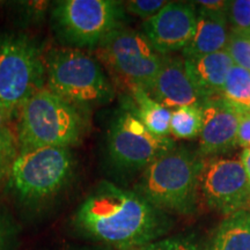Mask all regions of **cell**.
<instances>
[{"instance_id": "1", "label": "cell", "mask_w": 250, "mask_h": 250, "mask_svg": "<svg viewBox=\"0 0 250 250\" xmlns=\"http://www.w3.org/2000/svg\"><path fill=\"white\" fill-rule=\"evenodd\" d=\"M81 233L95 241L118 250H137L168 230L164 212L153 206L138 192L102 181L73 217Z\"/></svg>"}, {"instance_id": "2", "label": "cell", "mask_w": 250, "mask_h": 250, "mask_svg": "<svg viewBox=\"0 0 250 250\" xmlns=\"http://www.w3.org/2000/svg\"><path fill=\"white\" fill-rule=\"evenodd\" d=\"M204 160L186 147H174L142 171L136 192L160 211L190 214L196 210Z\"/></svg>"}, {"instance_id": "3", "label": "cell", "mask_w": 250, "mask_h": 250, "mask_svg": "<svg viewBox=\"0 0 250 250\" xmlns=\"http://www.w3.org/2000/svg\"><path fill=\"white\" fill-rule=\"evenodd\" d=\"M18 130L19 152L44 147L76 146L86 122L80 108L44 87L21 105Z\"/></svg>"}, {"instance_id": "4", "label": "cell", "mask_w": 250, "mask_h": 250, "mask_svg": "<svg viewBox=\"0 0 250 250\" xmlns=\"http://www.w3.org/2000/svg\"><path fill=\"white\" fill-rule=\"evenodd\" d=\"M45 61L46 88L77 107L105 104L115 89L98 58L83 50L52 49Z\"/></svg>"}, {"instance_id": "5", "label": "cell", "mask_w": 250, "mask_h": 250, "mask_svg": "<svg viewBox=\"0 0 250 250\" xmlns=\"http://www.w3.org/2000/svg\"><path fill=\"white\" fill-rule=\"evenodd\" d=\"M124 2L115 0H61L55 2L51 22L64 46L95 50L112 31L124 27Z\"/></svg>"}, {"instance_id": "6", "label": "cell", "mask_w": 250, "mask_h": 250, "mask_svg": "<svg viewBox=\"0 0 250 250\" xmlns=\"http://www.w3.org/2000/svg\"><path fill=\"white\" fill-rule=\"evenodd\" d=\"M95 54L114 80L126 90L140 87L148 92L164 61L143 33L125 26L112 31Z\"/></svg>"}, {"instance_id": "7", "label": "cell", "mask_w": 250, "mask_h": 250, "mask_svg": "<svg viewBox=\"0 0 250 250\" xmlns=\"http://www.w3.org/2000/svg\"><path fill=\"white\" fill-rule=\"evenodd\" d=\"M74 160L71 148L44 147L19 153L9 183L20 199L36 203L57 195L70 182Z\"/></svg>"}, {"instance_id": "8", "label": "cell", "mask_w": 250, "mask_h": 250, "mask_svg": "<svg viewBox=\"0 0 250 250\" xmlns=\"http://www.w3.org/2000/svg\"><path fill=\"white\" fill-rule=\"evenodd\" d=\"M45 61L24 35L5 37L0 43V103L17 110L44 88Z\"/></svg>"}, {"instance_id": "9", "label": "cell", "mask_w": 250, "mask_h": 250, "mask_svg": "<svg viewBox=\"0 0 250 250\" xmlns=\"http://www.w3.org/2000/svg\"><path fill=\"white\" fill-rule=\"evenodd\" d=\"M175 147L170 137L155 136L130 110L122 107L114 115L107 132V155L111 166L122 173L144 170Z\"/></svg>"}, {"instance_id": "10", "label": "cell", "mask_w": 250, "mask_h": 250, "mask_svg": "<svg viewBox=\"0 0 250 250\" xmlns=\"http://www.w3.org/2000/svg\"><path fill=\"white\" fill-rule=\"evenodd\" d=\"M199 189L210 208L224 214L250 205V187L241 159L211 158L204 161Z\"/></svg>"}, {"instance_id": "11", "label": "cell", "mask_w": 250, "mask_h": 250, "mask_svg": "<svg viewBox=\"0 0 250 250\" xmlns=\"http://www.w3.org/2000/svg\"><path fill=\"white\" fill-rule=\"evenodd\" d=\"M197 8L193 1H168L148 20L143 21L142 33L159 55L183 50L196 29Z\"/></svg>"}, {"instance_id": "12", "label": "cell", "mask_w": 250, "mask_h": 250, "mask_svg": "<svg viewBox=\"0 0 250 250\" xmlns=\"http://www.w3.org/2000/svg\"><path fill=\"white\" fill-rule=\"evenodd\" d=\"M202 130L198 154L217 156L237 146L240 112L223 96H214L203 102Z\"/></svg>"}, {"instance_id": "13", "label": "cell", "mask_w": 250, "mask_h": 250, "mask_svg": "<svg viewBox=\"0 0 250 250\" xmlns=\"http://www.w3.org/2000/svg\"><path fill=\"white\" fill-rule=\"evenodd\" d=\"M148 93L169 110L184 105L201 107L205 101L187 70L186 61L176 57L164 56L160 71Z\"/></svg>"}, {"instance_id": "14", "label": "cell", "mask_w": 250, "mask_h": 250, "mask_svg": "<svg viewBox=\"0 0 250 250\" xmlns=\"http://www.w3.org/2000/svg\"><path fill=\"white\" fill-rule=\"evenodd\" d=\"M196 29L191 41L182 50L184 59L202 57L225 50L227 45L228 29L227 13L210 12L197 7Z\"/></svg>"}, {"instance_id": "15", "label": "cell", "mask_w": 250, "mask_h": 250, "mask_svg": "<svg viewBox=\"0 0 250 250\" xmlns=\"http://www.w3.org/2000/svg\"><path fill=\"white\" fill-rule=\"evenodd\" d=\"M184 61L190 77L205 101L221 96L228 72L234 65L226 50Z\"/></svg>"}, {"instance_id": "16", "label": "cell", "mask_w": 250, "mask_h": 250, "mask_svg": "<svg viewBox=\"0 0 250 250\" xmlns=\"http://www.w3.org/2000/svg\"><path fill=\"white\" fill-rule=\"evenodd\" d=\"M122 107L132 112L153 134L161 138L169 137L171 110L156 101L147 90L140 87L127 89Z\"/></svg>"}, {"instance_id": "17", "label": "cell", "mask_w": 250, "mask_h": 250, "mask_svg": "<svg viewBox=\"0 0 250 250\" xmlns=\"http://www.w3.org/2000/svg\"><path fill=\"white\" fill-rule=\"evenodd\" d=\"M206 250H250V212L228 215L214 230Z\"/></svg>"}, {"instance_id": "18", "label": "cell", "mask_w": 250, "mask_h": 250, "mask_svg": "<svg viewBox=\"0 0 250 250\" xmlns=\"http://www.w3.org/2000/svg\"><path fill=\"white\" fill-rule=\"evenodd\" d=\"M221 96L240 112L250 111V72L233 65Z\"/></svg>"}, {"instance_id": "19", "label": "cell", "mask_w": 250, "mask_h": 250, "mask_svg": "<svg viewBox=\"0 0 250 250\" xmlns=\"http://www.w3.org/2000/svg\"><path fill=\"white\" fill-rule=\"evenodd\" d=\"M202 108L198 105H184L171 110L170 134L177 139H192L202 130Z\"/></svg>"}, {"instance_id": "20", "label": "cell", "mask_w": 250, "mask_h": 250, "mask_svg": "<svg viewBox=\"0 0 250 250\" xmlns=\"http://www.w3.org/2000/svg\"><path fill=\"white\" fill-rule=\"evenodd\" d=\"M225 50L230 56L234 65L250 72V35L233 33L229 30Z\"/></svg>"}, {"instance_id": "21", "label": "cell", "mask_w": 250, "mask_h": 250, "mask_svg": "<svg viewBox=\"0 0 250 250\" xmlns=\"http://www.w3.org/2000/svg\"><path fill=\"white\" fill-rule=\"evenodd\" d=\"M19 151L18 138L9 127L0 130V181L8 176Z\"/></svg>"}, {"instance_id": "22", "label": "cell", "mask_w": 250, "mask_h": 250, "mask_svg": "<svg viewBox=\"0 0 250 250\" xmlns=\"http://www.w3.org/2000/svg\"><path fill=\"white\" fill-rule=\"evenodd\" d=\"M227 19L230 31L250 35V0L229 1Z\"/></svg>"}, {"instance_id": "23", "label": "cell", "mask_w": 250, "mask_h": 250, "mask_svg": "<svg viewBox=\"0 0 250 250\" xmlns=\"http://www.w3.org/2000/svg\"><path fill=\"white\" fill-rule=\"evenodd\" d=\"M168 1L165 0H131L124 2L125 11L129 14L136 15L144 21L148 20L158 13Z\"/></svg>"}, {"instance_id": "24", "label": "cell", "mask_w": 250, "mask_h": 250, "mask_svg": "<svg viewBox=\"0 0 250 250\" xmlns=\"http://www.w3.org/2000/svg\"><path fill=\"white\" fill-rule=\"evenodd\" d=\"M137 250H198V247L188 237H168L156 240Z\"/></svg>"}, {"instance_id": "25", "label": "cell", "mask_w": 250, "mask_h": 250, "mask_svg": "<svg viewBox=\"0 0 250 250\" xmlns=\"http://www.w3.org/2000/svg\"><path fill=\"white\" fill-rule=\"evenodd\" d=\"M237 146L250 147V111L240 114V123L237 129Z\"/></svg>"}, {"instance_id": "26", "label": "cell", "mask_w": 250, "mask_h": 250, "mask_svg": "<svg viewBox=\"0 0 250 250\" xmlns=\"http://www.w3.org/2000/svg\"><path fill=\"white\" fill-rule=\"evenodd\" d=\"M193 2L197 7L210 12H225V13H227L228 7H229V1H225V0H199V1Z\"/></svg>"}, {"instance_id": "27", "label": "cell", "mask_w": 250, "mask_h": 250, "mask_svg": "<svg viewBox=\"0 0 250 250\" xmlns=\"http://www.w3.org/2000/svg\"><path fill=\"white\" fill-rule=\"evenodd\" d=\"M15 112H17V110H13V109L6 107L5 104L0 103V130L8 127V123L13 118Z\"/></svg>"}, {"instance_id": "28", "label": "cell", "mask_w": 250, "mask_h": 250, "mask_svg": "<svg viewBox=\"0 0 250 250\" xmlns=\"http://www.w3.org/2000/svg\"><path fill=\"white\" fill-rule=\"evenodd\" d=\"M9 232L8 226L6 225L5 220L0 215V250H6L8 247Z\"/></svg>"}, {"instance_id": "29", "label": "cell", "mask_w": 250, "mask_h": 250, "mask_svg": "<svg viewBox=\"0 0 250 250\" xmlns=\"http://www.w3.org/2000/svg\"><path fill=\"white\" fill-rule=\"evenodd\" d=\"M241 162H242L243 167H245L247 177H248L249 187H250V147L243 149V152L241 154Z\"/></svg>"}, {"instance_id": "30", "label": "cell", "mask_w": 250, "mask_h": 250, "mask_svg": "<svg viewBox=\"0 0 250 250\" xmlns=\"http://www.w3.org/2000/svg\"><path fill=\"white\" fill-rule=\"evenodd\" d=\"M54 250H103V249H93L88 248V247H74V246H64L56 248Z\"/></svg>"}]
</instances>
